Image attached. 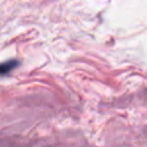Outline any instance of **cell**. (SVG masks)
I'll return each mask as SVG.
<instances>
[{
	"label": "cell",
	"mask_w": 147,
	"mask_h": 147,
	"mask_svg": "<svg viewBox=\"0 0 147 147\" xmlns=\"http://www.w3.org/2000/svg\"><path fill=\"white\" fill-rule=\"evenodd\" d=\"M17 65H18V61H15V60H10V61H7L5 63H1L0 64V75L8 74L11 69H14Z\"/></svg>",
	"instance_id": "1"
}]
</instances>
